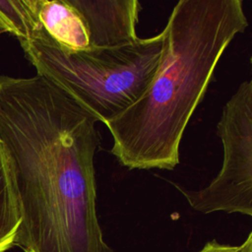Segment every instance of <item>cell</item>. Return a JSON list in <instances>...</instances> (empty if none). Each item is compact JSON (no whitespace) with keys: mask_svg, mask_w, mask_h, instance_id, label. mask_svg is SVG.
Here are the masks:
<instances>
[{"mask_svg":"<svg viewBox=\"0 0 252 252\" xmlns=\"http://www.w3.org/2000/svg\"><path fill=\"white\" fill-rule=\"evenodd\" d=\"M27 4L33 25L30 36H42L66 49L111 47L138 38L142 11L138 0H27Z\"/></svg>","mask_w":252,"mask_h":252,"instance_id":"5","label":"cell"},{"mask_svg":"<svg viewBox=\"0 0 252 252\" xmlns=\"http://www.w3.org/2000/svg\"><path fill=\"white\" fill-rule=\"evenodd\" d=\"M97 120L42 76H0V141L8 154L24 252H113L96 214Z\"/></svg>","mask_w":252,"mask_h":252,"instance_id":"1","label":"cell"},{"mask_svg":"<svg viewBox=\"0 0 252 252\" xmlns=\"http://www.w3.org/2000/svg\"><path fill=\"white\" fill-rule=\"evenodd\" d=\"M248 27L242 0H180L164 29L156 74L144 94L104 123L128 169H173L188 122L223 52Z\"/></svg>","mask_w":252,"mask_h":252,"instance_id":"2","label":"cell"},{"mask_svg":"<svg viewBox=\"0 0 252 252\" xmlns=\"http://www.w3.org/2000/svg\"><path fill=\"white\" fill-rule=\"evenodd\" d=\"M0 29L17 36L19 41L31 35L32 19L27 0L0 1Z\"/></svg>","mask_w":252,"mask_h":252,"instance_id":"7","label":"cell"},{"mask_svg":"<svg viewBox=\"0 0 252 252\" xmlns=\"http://www.w3.org/2000/svg\"><path fill=\"white\" fill-rule=\"evenodd\" d=\"M22 215L8 154L0 141V252L14 246Z\"/></svg>","mask_w":252,"mask_h":252,"instance_id":"6","label":"cell"},{"mask_svg":"<svg viewBox=\"0 0 252 252\" xmlns=\"http://www.w3.org/2000/svg\"><path fill=\"white\" fill-rule=\"evenodd\" d=\"M198 252H252V231L249 232L247 238L240 245L220 244L213 239L207 242Z\"/></svg>","mask_w":252,"mask_h":252,"instance_id":"8","label":"cell"},{"mask_svg":"<svg viewBox=\"0 0 252 252\" xmlns=\"http://www.w3.org/2000/svg\"><path fill=\"white\" fill-rule=\"evenodd\" d=\"M163 36L80 50L32 35L21 40L36 74L49 80L103 124L131 106L146 91L159 63Z\"/></svg>","mask_w":252,"mask_h":252,"instance_id":"3","label":"cell"},{"mask_svg":"<svg viewBox=\"0 0 252 252\" xmlns=\"http://www.w3.org/2000/svg\"><path fill=\"white\" fill-rule=\"evenodd\" d=\"M223 158L220 170L205 188L187 189L171 182L192 209L252 216V81L242 82L222 108L217 124Z\"/></svg>","mask_w":252,"mask_h":252,"instance_id":"4","label":"cell"}]
</instances>
